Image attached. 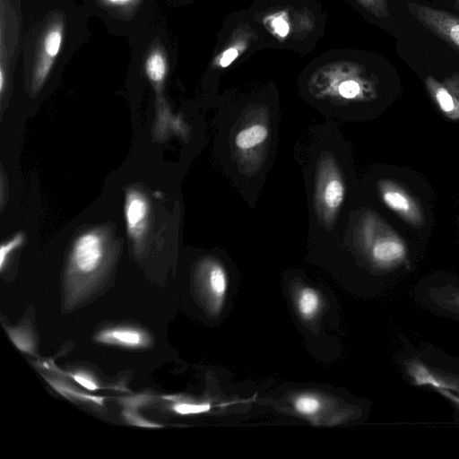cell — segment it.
<instances>
[{"label": "cell", "mask_w": 459, "mask_h": 459, "mask_svg": "<svg viewBox=\"0 0 459 459\" xmlns=\"http://www.w3.org/2000/svg\"><path fill=\"white\" fill-rule=\"evenodd\" d=\"M360 236L371 259L380 267L399 266L408 256L403 238L374 213L365 218Z\"/></svg>", "instance_id": "1"}, {"label": "cell", "mask_w": 459, "mask_h": 459, "mask_svg": "<svg viewBox=\"0 0 459 459\" xmlns=\"http://www.w3.org/2000/svg\"><path fill=\"white\" fill-rule=\"evenodd\" d=\"M64 34V18L60 14L56 15L46 27L39 39L31 76V89L34 92H37L48 79L60 53Z\"/></svg>", "instance_id": "2"}, {"label": "cell", "mask_w": 459, "mask_h": 459, "mask_svg": "<svg viewBox=\"0 0 459 459\" xmlns=\"http://www.w3.org/2000/svg\"><path fill=\"white\" fill-rule=\"evenodd\" d=\"M407 9L426 30L459 51V16L416 2L408 3Z\"/></svg>", "instance_id": "3"}, {"label": "cell", "mask_w": 459, "mask_h": 459, "mask_svg": "<svg viewBox=\"0 0 459 459\" xmlns=\"http://www.w3.org/2000/svg\"><path fill=\"white\" fill-rule=\"evenodd\" d=\"M378 191L385 206L405 222L413 227L423 224L424 213L421 206L401 184L391 179H382L378 183Z\"/></svg>", "instance_id": "4"}, {"label": "cell", "mask_w": 459, "mask_h": 459, "mask_svg": "<svg viewBox=\"0 0 459 459\" xmlns=\"http://www.w3.org/2000/svg\"><path fill=\"white\" fill-rule=\"evenodd\" d=\"M424 84L439 111L449 119L459 120V73L442 80L428 75Z\"/></svg>", "instance_id": "5"}, {"label": "cell", "mask_w": 459, "mask_h": 459, "mask_svg": "<svg viewBox=\"0 0 459 459\" xmlns=\"http://www.w3.org/2000/svg\"><path fill=\"white\" fill-rule=\"evenodd\" d=\"M104 241L100 233L88 231L75 240L72 251L74 265L83 273L95 271L101 263Z\"/></svg>", "instance_id": "6"}, {"label": "cell", "mask_w": 459, "mask_h": 459, "mask_svg": "<svg viewBox=\"0 0 459 459\" xmlns=\"http://www.w3.org/2000/svg\"><path fill=\"white\" fill-rule=\"evenodd\" d=\"M150 205L145 195L138 190L130 189L126 195L125 218L129 236L140 242L147 230Z\"/></svg>", "instance_id": "7"}, {"label": "cell", "mask_w": 459, "mask_h": 459, "mask_svg": "<svg viewBox=\"0 0 459 459\" xmlns=\"http://www.w3.org/2000/svg\"><path fill=\"white\" fill-rule=\"evenodd\" d=\"M406 372L416 385L430 386L439 393L443 391H459L458 382L438 375L417 359L408 361L406 364Z\"/></svg>", "instance_id": "8"}, {"label": "cell", "mask_w": 459, "mask_h": 459, "mask_svg": "<svg viewBox=\"0 0 459 459\" xmlns=\"http://www.w3.org/2000/svg\"><path fill=\"white\" fill-rule=\"evenodd\" d=\"M318 189L319 202L327 212H335L342 204L345 187L341 177L335 170L323 176Z\"/></svg>", "instance_id": "9"}, {"label": "cell", "mask_w": 459, "mask_h": 459, "mask_svg": "<svg viewBox=\"0 0 459 459\" xmlns=\"http://www.w3.org/2000/svg\"><path fill=\"white\" fill-rule=\"evenodd\" d=\"M144 72L155 87H160L168 74V60L160 46L153 47L144 59Z\"/></svg>", "instance_id": "10"}, {"label": "cell", "mask_w": 459, "mask_h": 459, "mask_svg": "<svg viewBox=\"0 0 459 459\" xmlns=\"http://www.w3.org/2000/svg\"><path fill=\"white\" fill-rule=\"evenodd\" d=\"M268 128L261 124H254L240 130L235 137L238 149L249 150L263 143L268 136Z\"/></svg>", "instance_id": "11"}, {"label": "cell", "mask_w": 459, "mask_h": 459, "mask_svg": "<svg viewBox=\"0 0 459 459\" xmlns=\"http://www.w3.org/2000/svg\"><path fill=\"white\" fill-rule=\"evenodd\" d=\"M100 340L128 347H136L143 343V334L134 329L128 328L106 331L100 334Z\"/></svg>", "instance_id": "12"}, {"label": "cell", "mask_w": 459, "mask_h": 459, "mask_svg": "<svg viewBox=\"0 0 459 459\" xmlns=\"http://www.w3.org/2000/svg\"><path fill=\"white\" fill-rule=\"evenodd\" d=\"M299 310L305 317H311L317 311L319 307V298L317 293L311 290H304L299 298Z\"/></svg>", "instance_id": "13"}, {"label": "cell", "mask_w": 459, "mask_h": 459, "mask_svg": "<svg viewBox=\"0 0 459 459\" xmlns=\"http://www.w3.org/2000/svg\"><path fill=\"white\" fill-rule=\"evenodd\" d=\"M208 281L213 295L218 298L222 297L227 289V278L225 271L221 265L214 264L211 267Z\"/></svg>", "instance_id": "14"}, {"label": "cell", "mask_w": 459, "mask_h": 459, "mask_svg": "<svg viewBox=\"0 0 459 459\" xmlns=\"http://www.w3.org/2000/svg\"><path fill=\"white\" fill-rule=\"evenodd\" d=\"M437 302L453 312L459 314V290L443 289L436 290Z\"/></svg>", "instance_id": "15"}, {"label": "cell", "mask_w": 459, "mask_h": 459, "mask_svg": "<svg viewBox=\"0 0 459 459\" xmlns=\"http://www.w3.org/2000/svg\"><path fill=\"white\" fill-rule=\"evenodd\" d=\"M339 94L348 100L363 96V84L356 80H348L341 83L338 88Z\"/></svg>", "instance_id": "16"}, {"label": "cell", "mask_w": 459, "mask_h": 459, "mask_svg": "<svg viewBox=\"0 0 459 459\" xmlns=\"http://www.w3.org/2000/svg\"><path fill=\"white\" fill-rule=\"evenodd\" d=\"M24 241L22 233L16 234L13 238L3 244L0 247V267L3 268L4 264L9 254L19 247Z\"/></svg>", "instance_id": "17"}, {"label": "cell", "mask_w": 459, "mask_h": 459, "mask_svg": "<svg viewBox=\"0 0 459 459\" xmlns=\"http://www.w3.org/2000/svg\"><path fill=\"white\" fill-rule=\"evenodd\" d=\"M295 407L300 413L312 414L319 409L320 403L313 397L303 396L296 401Z\"/></svg>", "instance_id": "18"}, {"label": "cell", "mask_w": 459, "mask_h": 459, "mask_svg": "<svg viewBox=\"0 0 459 459\" xmlns=\"http://www.w3.org/2000/svg\"><path fill=\"white\" fill-rule=\"evenodd\" d=\"M175 411L179 414H195L209 411L210 405L204 404H192V403H178L173 406Z\"/></svg>", "instance_id": "19"}, {"label": "cell", "mask_w": 459, "mask_h": 459, "mask_svg": "<svg viewBox=\"0 0 459 459\" xmlns=\"http://www.w3.org/2000/svg\"><path fill=\"white\" fill-rule=\"evenodd\" d=\"M100 4L109 9H128L140 0H98Z\"/></svg>", "instance_id": "20"}, {"label": "cell", "mask_w": 459, "mask_h": 459, "mask_svg": "<svg viewBox=\"0 0 459 459\" xmlns=\"http://www.w3.org/2000/svg\"><path fill=\"white\" fill-rule=\"evenodd\" d=\"M273 26H274V30L275 31L280 35V36H286L287 33L289 32V26L287 24V22L281 19V18H277L273 21Z\"/></svg>", "instance_id": "21"}, {"label": "cell", "mask_w": 459, "mask_h": 459, "mask_svg": "<svg viewBox=\"0 0 459 459\" xmlns=\"http://www.w3.org/2000/svg\"><path fill=\"white\" fill-rule=\"evenodd\" d=\"M237 56H238V52L236 49L230 48L229 50H227L223 54L221 59L220 61L221 65L228 66L237 57Z\"/></svg>", "instance_id": "22"}, {"label": "cell", "mask_w": 459, "mask_h": 459, "mask_svg": "<svg viewBox=\"0 0 459 459\" xmlns=\"http://www.w3.org/2000/svg\"><path fill=\"white\" fill-rule=\"evenodd\" d=\"M73 377L77 383H79L81 385L84 386L89 390H96L98 388L94 382H92L89 378H86L79 375H73Z\"/></svg>", "instance_id": "23"}, {"label": "cell", "mask_w": 459, "mask_h": 459, "mask_svg": "<svg viewBox=\"0 0 459 459\" xmlns=\"http://www.w3.org/2000/svg\"><path fill=\"white\" fill-rule=\"evenodd\" d=\"M4 82H5V74H4V67L1 66V68H0V92L1 93L4 92Z\"/></svg>", "instance_id": "24"}, {"label": "cell", "mask_w": 459, "mask_h": 459, "mask_svg": "<svg viewBox=\"0 0 459 459\" xmlns=\"http://www.w3.org/2000/svg\"><path fill=\"white\" fill-rule=\"evenodd\" d=\"M453 3L455 9L459 10V0H453Z\"/></svg>", "instance_id": "25"}, {"label": "cell", "mask_w": 459, "mask_h": 459, "mask_svg": "<svg viewBox=\"0 0 459 459\" xmlns=\"http://www.w3.org/2000/svg\"><path fill=\"white\" fill-rule=\"evenodd\" d=\"M454 403L459 404V397H456L455 400L454 401Z\"/></svg>", "instance_id": "26"}]
</instances>
